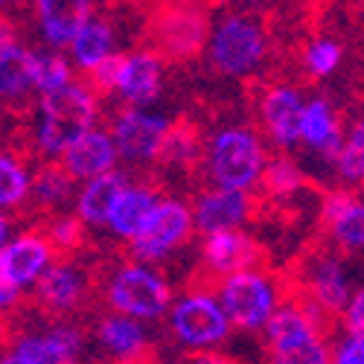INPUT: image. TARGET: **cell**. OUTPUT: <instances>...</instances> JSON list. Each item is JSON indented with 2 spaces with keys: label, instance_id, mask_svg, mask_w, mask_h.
I'll use <instances>...</instances> for the list:
<instances>
[{
  "label": "cell",
  "instance_id": "1",
  "mask_svg": "<svg viewBox=\"0 0 364 364\" xmlns=\"http://www.w3.org/2000/svg\"><path fill=\"white\" fill-rule=\"evenodd\" d=\"M105 274L100 268L79 262H53L36 280L33 294L23 300L29 312L47 321H70L76 315H90L100 309Z\"/></svg>",
  "mask_w": 364,
  "mask_h": 364
},
{
  "label": "cell",
  "instance_id": "2",
  "mask_svg": "<svg viewBox=\"0 0 364 364\" xmlns=\"http://www.w3.org/2000/svg\"><path fill=\"white\" fill-rule=\"evenodd\" d=\"M146 53L164 62H190L210 41V12L196 4L155 6L143 26Z\"/></svg>",
  "mask_w": 364,
  "mask_h": 364
},
{
  "label": "cell",
  "instance_id": "3",
  "mask_svg": "<svg viewBox=\"0 0 364 364\" xmlns=\"http://www.w3.org/2000/svg\"><path fill=\"white\" fill-rule=\"evenodd\" d=\"M38 108L41 126L36 134V149L47 155H65L79 137L94 132V119L100 114L97 100L82 82H70L53 94H41Z\"/></svg>",
  "mask_w": 364,
  "mask_h": 364
},
{
  "label": "cell",
  "instance_id": "4",
  "mask_svg": "<svg viewBox=\"0 0 364 364\" xmlns=\"http://www.w3.org/2000/svg\"><path fill=\"white\" fill-rule=\"evenodd\" d=\"M102 300L119 318L155 321L169 309L172 289L146 265H119L102 280Z\"/></svg>",
  "mask_w": 364,
  "mask_h": 364
},
{
  "label": "cell",
  "instance_id": "5",
  "mask_svg": "<svg viewBox=\"0 0 364 364\" xmlns=\"http://www.w3.org/2000/svg\"><path fill=\"white\" fill-rule=\"evenodd\" d=\"M268 53L265 21L254 15H228L210 36V62L225 76H245Z\"/></svg>",
  "mask_w": 364,
  "mask_h": 364
},
{
  "label": "cell",
  "instance_id": "6",
  "mask_svg": "<svg viewBox=\"0 0 364 364\" xmlns=\"http://www.w3.org/2000/svg\"><path fill=\"white\" fill-rule=\"evenodd\" d=\"M207 161H210V175H213V181L222 190L248 193L262 175L265 151L257 132L245 126H233L216 134Z\"/></svg>",
  "mask_w": 364,
  "mask_h": 364
},
{
  "label": "cell",
  "instance_id": "7",
  "mask_svg": "<svg viewBox=\"0 0 364 364\" xmlns=\"http://www.w3.org/2000/svg\"><path fill=\"white\" fill-rule=\"evenodd\" d=\"M219 300L228 323L239 329H262L274 315L280 303L277 277H268L265 271H239L219 283Z\"/></svg>",
  "mask_w": 364,
  "mask_h": 364
},
{
  "label": "cell",
  "instance_id": "8",
  "mask_svg": "<svg viewBox=\"0 0 364 364\" xmlns=\"http://www.w3.org/2000/svg\"><path fill=\"white\" fill-rule=\"evenodd\" d=\"M268 364H332L329 344L291 303H280L265 323Z\"/></svg>",
  "mask_w": 364,
  "mask_h": 364
},
{
  "label": "cell",
  "instance_id": "9",
  "mask_svg": "<svg viewBox=\"0 0 364 364\" xmlns=\"http://www.w3.org/2000/svg\"><path fill=\"white\" fill-rule=\"evenodd\" d=\"M193 236V216L190 207L175 198H161L140 230L129 239V251L137 259H161L169 251L181 248Z\"/></svg>",
  "mask_w": 364,
  "mask_h": 364
},
{
  "label": "cell",
  "instance_id": "10",
  "mask_svg": "<svg viewBox=\"0 0 364 364\" xmlns=\"http://www.w3.org/2000/svg\"><path fill=\"white\" fill-rule=\"evenodd\" d=\"M172 332L178 336L181 344L193 350H210L213 344L225 341L230 323L219 303L210 294H187L184 300L172 309Z\"/></svg>",
  "mask_w": 364,
  "mask_h": 364
},
{
  "label": "cell",
  "instance_id": "11",
  "mask_svg": "<svg viewBox=\"0 0 364 364\" xmlns=\"http://www.w3.org/2000/svg\"><path fill=\"white\" fill-rule=\"evenodd\" d=\"M166 132H169V119L146 114L140 108H126V111H119V117H114L111 143L117 155L132 164L155 161Z\"/></svg>",
  "mask_w": 364,
  "mask_h": 364
},
{
  "label": "cell",
  "instance_id": "12",
  "mask_svg": "<svg viewBox=\"0 0 364 364\" xmlns=\"http://www.w3.org/2000/svg\"><path fill=\"white\" fill-rule=\"evenodd\" d=\"M321 236L332 248L361 251L364 245V207L350 190H332L321 201Z\"/></svg>",
  "mask_w": 364,
  "mask_h": 364
},
{
  "label": "cell",
  "instance_id": "13",
  "mask_svg": "<svg viewBox=\"0 0 364 364\" xmlns=\"http://www.w3.org/2000/svg\"><path fill=\"white\" fill-rule=\"evenodd\" d=\"M190 216H193V228H198L207 236H213V233L236 230L242 222L257 216V204L251 201L248 193L210 190V193L198 196L196 210H190Z\"/></svg>",
  "mask_w": 364,
  "mask_h": 364
},
{
  "label": "cell",
  "instance_id": "14",
  "mask_svg": "<svg viewBox=\"0 0 364 364\" xmlns=\"http://www.w3.org/2000/svg\"><path fill=\"white\" fill-rule=\"evenodd\" d=\"M300 114H303V102L297 87L271 85L259 90V119L277 146L289 149L300 140Z\"/></svg>",
  "mask_w": 364,
  "mask_h": 364
},
{
  "label": "cell",
  "instance_id": "15",
  "mask_svg": "<svg viewBox=\"0 0 364 364\" xmlns=\"http://www.w3.org/2000/svg\"><path fill=\"white\" fill-rule=\"evenodd\" d=\"M50 265H53V254L47 242L33 230H26L0 251V277L12 283L15 289L36 283Z\"/></svg>",
  "mask_w": 364,
  "mask_h": 364
},
{
  "label": "cell",
  "instance_id": "16",
  "mask_svg": "<svg viewBox=\"0 0 364 364\" xmlns=\"http://www.w3.org/2000/svg\"><path fill=\"white\" fill-rule=\"evenodd\" d=\"M36 65H38V53L33 50L12 47L0 53V105L12 108L18 119L29 117L26 94L36 87Z\"/></svg>",
  "mask_w": 364,
  "mask_h": 364
},
{
  "label": "cell",
  "instance_id": "17",
  "mask_svg": "<svg viewBox=\"0 0 364 364\" xmlns=\"http://www.w3.org/2000/svg\"><path fill=\"white\" fill-rule=\"evenodd\" d=\"M73 184L76 181L58 166V161L41 164L36 169V175H29V193H26V213L36 219H47V216H58L70 196H73Z\"/></svg>",
  "mask_w": 364,
  "mask_h": 364
},
{
  "label": "cell",
  "instance_id": "18",
  "mask_svg": "<svg viewBox=\"0 0 364 364\" xmlns=\"http://www.w3.org/2000/svg\"><path fill=\"white\" fill-rule=\"evenodd\" d=\"M117 151L111 143V134L105 132H87L85 137H79L62 158H58V166H62L73 181H94L105 172L114 169Z\"/></svg>",
  "mask_w": 364,
  "mask_h": 364
},
{
  "label": "cell",
  "instance_id": "19",
  "mask_svg": "<svg viewBox=\"0 0 364 364\" xmlns=\"http://www.w3.org/2000/svg\"><path fill=\"white\" fill-rule=\"evenodd\" d=\"M36 12L44 38L53 47H70L79 29L90 21L94 4H87V0H38Z\"/></svg>",
  "mask_w": 364,
  "mask_h": 364
},
{
  "label": "cell",
  "instance_id": "20",
  "mask_svg": "<svg viewBox=\"0 0 364 364\" xmlns=\"http://www.w3.org/2000/svg\"><path fill=\"white\" fill-rule=\"evenodd\" d=\"M161 76H164L161 58L140 50V53L126 55V65L119 70L117 87L132 105H146L161 97Z\"/></svg>",
  "mask_w": 364,
  "mask_h": 364
},
{
  "label": "cell",
  "instance_id": "21",
  "mask_svg": "<svg viewBox=\"0 0 364 364\" xmlns=\"http://www.w3.org/2000/svg\"><path fill=\"white\" fill-rule=\"evenodd\" d=\"M300 140L309 143L312 149H318L321 155H326V158L338 155V149L344 143L341 123L336 119V114H332L326 100L318 97L309 105H303V114H300Z\"/></svg>",
  "mask_w": 364,
  "mask_h": 364
},
{
  "label": "cell",
  "instance_id": "22",
  "mask_svg": "<svg viewBox=\"0 0 364 364\" xmlns=\"http://www.w3.org/2000/svg\"><path fill=\"white\" fill-rule=\"evenodd\" d=\"M158 190H161L158 181L143 184V187H126L123 193H119L111 216H108L111 230L117 236H123V239H132L140 230V225L146 222V216L151 213V207L158 204Z\"/></svg>",
  "mask_w": 364,
  "mask_h": 364
},
{
  "label": "cell",
  "instance_id": "23",
  "mask_svg": "<svg viewBox=\"0 0 364 364\" xmlns=\"http://www.w3.org/2000/svg\"><path fill=\"white\" fill-rule=\"evenodd\" d=\"M126 172H105L94 181H87V187L79 196V222L87 225H105L111 210L119 198V193L126 190Z\"/></svg>",
  "mask_w": 364,
  "mask_h": 364
},
{
  "label": "cell",
  "instance_id": "24",
  "mask_svg": "<svg viewBox=\"0 0 364 364\" xmlns=\"http://www.w3.org/2000/svg\"><path fill=\"white\" fill-rule=\"evenodd\" d=\"M201 161V132L187 117L178 123H169V132L155 155V164L161 166H178V169H196Z\"/></svg>",
  "mask_w": 364,
  "mask_h": 364
},
{
  "label": "cell",
  "instance_id": "25",
  "mask_svg": "<svg viewBox=\"0 0 364 364\" xmlns=\"http://www.w3.org/2000/svg\"><path fill=\"white\" fill-rule=\"evenodd\" d=\"M97 338L100 344L117 358V361H129L137 358L149 350L146 344V332L129 321V318H119V315H102L97 323Z\"/></svg>",
  "mask_w": 364,
  "mask_h": 364
},
{
  "label": "cell",
  "instance_id": "26",
  "mask_svg": "<svg viewBox=\"0 0 364 364\" xmlns=\"http://www.w3.org/2000/svg\"><path fill=\"white\" fill-rule=\"evenodd\" d=\"M257 184L262 190V201H280V198H289V196L300 193L303 187H312V181L300 172V166L294 161L277 158L262 169Z\"/></svg>",
  "mask_w": 364,
  "mask_h": 364
},
{
  "label": "cell",
  "instance_id": "27",
  "mask_svg": "<svg viewBox=\"0 0 364 364\" xmlns=\"http://www.w3.org/2000/svg\"><path fill=\"white\" fill-rule=\"evenodd\" d=\"M111 44H114V26L111 21H87L82 29H79V36L73 41V58H76V65L82 70H90V68H97L102 58L111 55Z\"/></svg>",
  "mask_w": 364,
  "mask_h": 364
},
{
  "label": "cell",
  "instance_id": "28",
  "mask_svg": "<svg viewBox=\"0 0 364 364\" xmlns=\"http://www.w3.org/2000/svg\"><path fill=\"white\" fill-rule=\"evenodd\" d=\"M29 193V172L12 155L0 151V207H21Z\"/></svg>",
  "mask_w": 364,
  "mask_h": 364
},
{
  "label": "cell",
  "instance_id": "29",
  "mask_svg": "<svg viewBox=\"0 0 364 364\" xmlns=\"http://www.w3.org/2000/svg\"><path fill=\"white\" fill-rule=\"evenodd\" d=\"M341 44L329 38H315L300 50V68L306 70L312 79H326L332 70L341 65Z\"/></svg>",
  "mask_w": 364,
  "mask_h": 364
},
{
  "label": "cell",
  "instance_id": "30",
  "mask_svg": "<svg viewBox=\"0 0 364 364\" xmlns=\"http://www.w3.org/2000/svg\"><path fill=\"white\" fill-rule=\"evenodd\" d=\"M332 161H336L338 175H341L344 181H350L353 187L361 184V178H364V129H361V123L353 126L350 140L341 143L338 155L332 158Z\"/></svg>",
  "mask_w": 364,
  "mask_h": 364
},
{
  "label": "cell",
  "instance_id": "31",
  "mask_svg": "<svg viewBox=\"0 0 364 364\" xmlns=\"http://www.w3.org/2000/svg\"><path fill=\"white\" fill-rule=\"evenodd\" d=\"M126 65V55L123 53H111L108 58H102V62L97 68L85 70V87L90 90V97H108L111 90L117 87V79H119V70H123Z\"/></svg>",
  "mask_w": 364,
  "mask_h": 364
},
{
  "label": "cell",
  "instance_id": "32",
  "mask_svg": "<svg viewBox=\"0 0 364 364\" xmlns=\"http://www.w3.org/2000/svg\"><path fill=\"white\" fill-rule=\"evenodd\" d=\"M73 76H70V68L68 62L58 53H50V55H38V65H36V87L41 94H53V90L70 85Z\"/></svg>",
  "mask_w": 364,
  "mask_h": 364
},
{
  "label": "cell",
  "instance_id": "33",
  "mask_svg": "<svg viewBox=\"0 0 364 364\" xmlns=\"http://www.w3.org/2000/svg\"><path fill=\"white\" fill-rule=\"evenodd\" d=\"M341 321L347 326V336H361V329H364V291L361 289H355V294L350 297L347 309L341 312Z\"/></svg>",
  "mask_w": 364,
  "mask_h": 364
},
{
  "label": "cell",
  "instance_id": "34",
  "mask_svg": "<svg viewBox=\"0 0 364 364\" xmlns=\"http://www.w3.org/2000/svg\"><path fill=\"white\" fill-rule=\"evenodd\" d=\"M332 364H364V341L361 336H347L332 358Z\"/></svg>",
  "mask_w": 364,
  "mask_h": 364
},
{
  "label": "cell",
  "instance_id": "35",
  "mask_svg": "<svg viewBox=\"0 0 364 364\" xmlns=\"http://www.w3.org/2000/svg\"><path fill=\"white\" fill-rule=\"evenodd\" d=\"M181 364H236L230 355H222L216 350H193L184 355V361Z\"/></svg>",
  "mask_w": 364,
  "mask_h": 364
},
{
  "label": "cell",
  "instance_id": "36",
  "mask_svg": "<svg viewBox=\"0 0 364 364\" xmlns=\"http://www.w3.org/2000/svg\"><path fill=\"white\" fill-rule=\"evenodd\" d=\"M21 303V294H18V289L12 286V283H6L4 277H0V315H6L9 309H15Z\"/></svg>",
  "mask_w": 364,
  "mask_h": 364
},
{
  "label": "cell",
  "instance_id": "37",
  "mask_svg": "<svg viewBox=\"0 0 364 364\" xmlns=\"http://www.w3.org/2000/svg\"><path fill=\"white\" fill-rule=\"evenodd\" d=\"M117 364H158V358H155V353H151V347H149L143 355H137V358H129V361H117Z\"/></svg>",
  "mask_w": 364,
  "mask_h": 364
},
{
  "label": "cell",
  "instance_id": "38",
  "mask_svg": "<svg viewBox=\"0 0 364 364\" xmlns=\"http://www.w3.org/2000/svg\"><path fill=\"white\" fill-rule=\"evenodd\" d=\"M6 239H9V219L0 213V251L6 248Z\"/></svg>",
  "mask_w": 364,
  "mask_h": 364
},
{
  "label": "cell",
  "instance_id": "39",
  "mask_svg": "<svg viewBox=\"0 0 364 364\" xmlns=\"http://www.w3.org/2000/svg\"><path fill=\"white\" fill-rule=\"evenodd\" d=\"M0 364H26L23 358H18L15 353H6V355H0Z\"/></svg>",
  "mask_w": 364,
  "mask_h": 364
}]
</instances>
